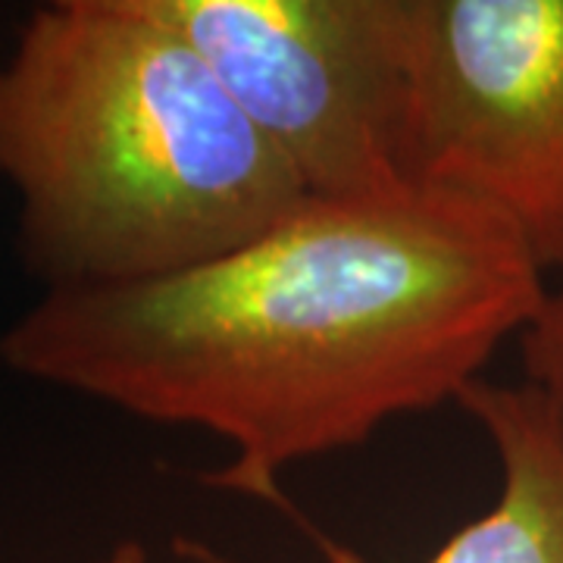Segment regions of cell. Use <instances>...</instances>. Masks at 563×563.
Masks as SVG:
<instances>
[{"label":"cell","instance_id":"obj_7","mask_svg":"<svg viewBox=\"0 0 563 563\" xmlns=\"http://www.w3.org/2000/svg\"><path fill=\"white\" fill-rule=\"evenodd\" d=\"M101 563H151V558L139 542H120Z\"/></svg>","mask_w":563,"mask_h":563},{"label":"cell","instance_id":"obj_4","mask_svg":"<svg viewBox=\"0 0 563 563\" xmlns=\"http://www.w3.org/2000/svg\"><path fill=\"white\" fill-rule=\"evenodd\" d=\"M310 198L404 179V0H161Z\"/></svg>","mask_w":563,"mask_h":563},{"label":"cell","instance_id":"obj_5","mask_svg":"<svg viewBox=\"0 0 563 563\" xmlns=\"http://www.w3.org/2000/svg\"><path fill=\"white\" fill-rule=\"evenodd\" d=\"M457 404L492 444L501 488L479 520L457 529L426 563H563V435L539 391L476 379ZM179 551L195 563H239L198 539H181Z\"/></svg>","mask_w":563,"mask_h":563},{"label":"cell","instance_id":"obj_2","mask_svg":"<svg viewBox=\"0 0 563 563\" xmlns=\"http://www.w3.org/2000/svg\"><path fill=\"white\" fill-rule=\"evenodd\" d=\"M0 179L47 288L163 279L310 195L161 0H57L0 63Z\"/></svg>","mask_w":563,"mask_h":563},{"label":"cell","instance_id":"obj_6","mask_svg":"<svg viewBox=\"0 0 563 563\" xmlns=\"http://www.w3.org/2000/svg\"><path fill=\"white\" fill-rule=\"evenodd\" d=\"M554 273L558 282L544 288L536 317L520 332V354L526 385L539 391L563 435V263Z\"/></svg>","mask_w":563,"mask_h":563},{"label":"cell","instance_id":"obj_3","mask_svg":"<svg viewBox=\"0 0 563 563\" xmlns=\"http://www.w3.org/2000/svg\"><path fill=\"white\" fill-rule=\"evenodd\" d=\"M404 179L510 220L563 263V0H404Z\"/></svg>","mask_w":563,"mask_h":563},{"label":"cell","instance_id":"obj_1","mask_svg":"<svg viewBox=\"0 0 563 563\" xmlns=\"http://www.w3.org/2000/svg\"><path fill=\"white\" fill-rule=\"evenodd\" d=\"M544 288L514 222L401 181L307 198L176 276L47 288L0 335V363L135 420L203 429L232 448L210 483L282 504L295 463L457 404Z\"/></svg>","mask_w":563,"mask_h":563}]
</instances>
